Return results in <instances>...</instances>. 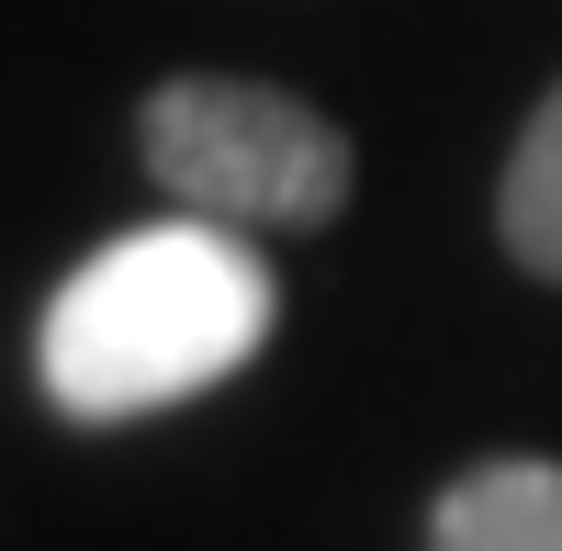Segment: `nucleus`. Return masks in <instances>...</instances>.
Here are the masks:
<instances>
[{
    "mask_svg": "<svg viewBox=\"0 0 562 551\" xmlns=\"http://www.w3.org/2000/svg\"><path fill=\"white\" fill-rule=\"evenodd\" d=\"M270 327H281V282H270L259 237L169 203L158 225L90 248L57 282L34 372H45L57 417L124 428V417H169V405L214 394L225 372H248Z\"/></svg>",
    "mask_w": 562,
    "mask_h": 551,
    "instance_id": "nucleus-1",
    "label": "nucleus"
},
{
    "mask_svg": "<svg viewBox=\"0 0 562 551\" xmlns=\"http://www.w3.org/2000/svg\"><path fill=\"white\" fill-rule=\"evenodd\" d=\"M135 158H147V180L180 214H214V225H237V237H304L360 180L349 135L315 102H293V90H270V79H214V68L147 90Z\"/></svg>",
    "mask_w": 562,
    "mask_h": 551,
    "instance_id": "nucleus-2",
    "label": "nucleus"
},
{
    "mask_svg": "<svg viewBox=\"0 0 562 551\" xmlns=\"http://www.w3.org/2000/svg\"><path fill=\"white\" fill-rule=\"evenodd\" d=\"M428 551H562V462H473L439 495Z\"/></svg>",
    "mask_w": 562,
    "mask_h": 551,
    "instance_id": "nucleus-3",
    "label": "nucleus"
},
{
    "mask_svg": "<svg viewBox=\"0 0 562 551\" xmlns=\"http://www.w3.org/2000/svg\"><path fill=\"white\" fill-rule=\"evenodd\" d=\"M495 225H506V248H518L540 282H562V90L529 113L518 135V158H506V192H495Z\"/></svg>",
    "mask_w": 562,
    "mask_h": 551,
    "instance_id": "nucleus-4",
    "label": "nucleus"
}]
</instances>
